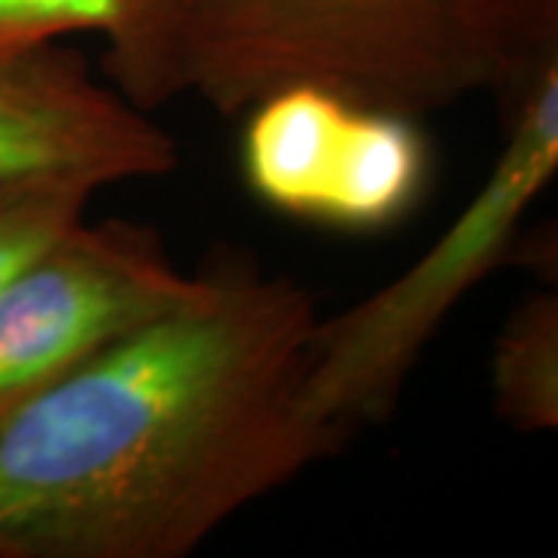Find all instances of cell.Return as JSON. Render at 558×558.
<instances>
[{"instance_id": "obj_8", "label": "cell", "mask_w": 558, "mask_h": 558, "mask_svg": "<svg viewBox=\"0 0 558 558\" xmlns=\"http://www.w3.org/2000/svg\"><path fill=\"white\" fill-rule=\"evenodd\" d=\"M499 418L521 435L558 428V295L534 292L499 326L490 357Z\"/></svg>"}, {"instance_id": "obj_2", "label": "cell", "mask_w": 558, "mask_h": 558, "mask_svg": "<svg viewBox=\"0 0 558 558\" xmlns=\"http://www.w3.org/2000/svg\"><path fill=\"white\" fill-rule=\"evenodd\" d=\"M539 0H171L174 97L245 116L286 87L425 119L481 90H515L558 53Z\"/></svg>"}, {"instance_id": "obj_3", "label": "cell", "mask_w": 558, "mask_h": 558, "mask_svg": "<svg viewBox=\"0 0 558 558\" xmlns=\"http://www.w3.org/2000/svg\"><path fill=\"white\" fill-rule=\"evenodd\" d=\"M556 168L558 53H553L512 90L497 161L428 252L369 299L339 317L317 319L304 403L323 425L348 438L363 425L391 418L444 319L519 248L521 223Z\"/></svg>"}, {"instance_id": "obj_10", "label": "cell", "mask_w": 558, "mask_h": 558, "mask_svg": "<svg viewBox=\"0 0 558 558\" xmlns=\"http://www.w3.org/2000/svg\"><path fill=\"white\" fill-rule=\"evenodd\" d=\"M539 3H546V7H558V0H539Z\"/></svg>"}, {"instance_id": "obj_6", "label": "cell", "mask_w": 558, "mask_h": 558, "mask_svg": "<svg viewBox=\"0 0 558 558\" xmlns=\"http://www.w3.org/2000/svg\"><path fill=\"white\" fill-rule=\"evenodd\" d=\"M174 168V137L94 78L84 53L50 40L0 57V178H78L100 190Z\"/></svg>"}, {"instance_id": "obj_7", "label": "cell", "mask_w": 558, "mask_h": 558, "mask_svg": "<svg viewBox=\"0 0 558 558\" xmlns=\"http://www.w3.org/2000/svg\"><path fill=\"white\" fill-rule=\"evenodd\" d=\"M168 13L171 0H0V57L97 35L112 87L149 112L174 100Z\"/></svg>"}, {"instance_id": "obj_4", "label": "cell", "mask_w": 558, "mask_h": 558, "mask_svg": "<svg viewBox=\"0 0 558 558\" xmlns=\"http://www.w3.org/2000/svg\"><path fill=\"white\" fill-rule=\"evenodd\" d=\"M161 236L137 220H75L0 282V428L124 336L190 295Z\"/></svg>"}, {"instance_id": "obj_9", "label": "cell", "mask_w": 558, "mask_h": 558, "mask_svg": "<svg viewBox=\"0 0 558 558\" xmlns=\"http://www.w3.org/2000/svg\"><path fill=\"white\" fill-rule=\"evenodd\" d=\"M94 193L78 178H0V282L84 218Z\"/></svg>"}, {"instance_id": "obj_1", "label": "cell", "mask_w": 558, "mask_h": 558, "mask_svg": "<svg viewBox=\"0 0 558 558\" xmlns=\"http://www.w3.org/2000/svg\"><path fill=\"white\" fill-rule=\"evenodd\" d=\"M317 301L220 258L0 428V558H183L344 435L304 403Z\"/></svg>"}, {"instance_id": "obj_5", "label": "cell", "mask_w": 558, "mask_h": 558, "mask_svg": "<svg viewBox=\"0 0 558 558\" xmlns=\"http://www.w3.org/2000/svg\"><path fill=\"white\" fill-rule=\"evenodd\" d=\"M240 165L248 190L282 215L373 233L422 202L432 143L418 119L286 87L245 112Z\"/></svg>"}]
</instances>
